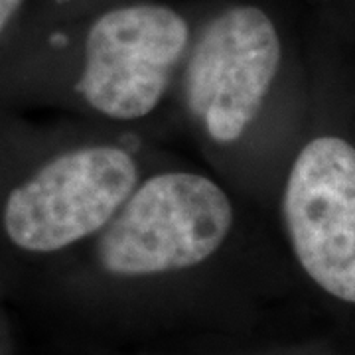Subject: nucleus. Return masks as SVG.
<instances>
[{
  "label": "nucleus",
  "instance_id": "7",
  "mask_svg": "<svg viewBox=\"0 0 355 355\" xmlns=\"http://www.w3.org/2000/svg\"><path fill=\"white\" fill-rule=\"evenodd\" d=\"M113 2H121V0H40L36 22H34V28H32L30 36L26 38V42L32 36H36L42 30H46V28L69 22V20H73L81 14H87L91 10H95V8L113 4Z\"/></svg>",
  "mask_w": 355,
  "mask_h": 355
},
{
  "label": "nucleus",
  "instance_id": "6",
  "mask_svg": "<svg viewBox=\"0 0 355 355\" xmlns=\"http://www.w3.org/2000/svg\"><path fill=\"white\" fill-rule=\"evenodd\" d=\"M40 0H0V71L30 36Z\"/></svg>",
  "mask_w": 355,
  "mask_h": 355
},
{
  "label": "nucleus",
  "instance_id": "3",
  "mask_svg": "<svg viewBox=\"0 0 355 355\" xmlns=\"http://www.w3.org/2000/svg\"><path fill=\"white\" fill-rule=\"evenodd\" d=\"M0 172V237L18 253L81 249L158 164L130 130L91 125Z\"/></svg>",
  "mask_w": 355,
  "mask_h": 355
},
{
  "label": "nucleus",
  "instance_id": "1",
  "mask_svg": "<svg viewBox=\"0 0 355 355\" xmlns=\"http://www.w3.org/2000/svg\"><path fill=\"white\" fill-rule=\"evenodd\" d=\"M207 0H121L26 42L0 77L85 123L130 130L172 107Z\"/></svg>",
  "mask_w": 355,
  "mask_h": 355
},
{
  "label": "nucleus",
  "instance_id": "4",
  "mask_svg": "<svg viewBox=\"0 0 355 355\" xmlns=\"http://www.w3.org/2000/svg\"><path fill=\"white\" fill-rule=\"evenodd\" d=\"M245 198L214 170L158 162L83 247L111 279H158L214 261L245 229Z\"/></svg>",
  "mask_w": 355,
  "mask_h": 355
},
{
  "label": "nucleus",
  "instance_id": "5",
  "mask_svg": "<svg viewBox=\"0 0 355 355\" xmlns=\"http://www.w3.org/2000/svg\"><path fill=\"white\" fill-rule=\"evenodd\" d=\"M280 217L306 275L355 304V144L318 135L300 146L280 190Z\"/></svg>",
  "mask_w": 355,
  "mask_h": 355
},
{
  "label": "nucleus",
  "instance_id": "2",
  "mask_svg": "<svg viewBox=\"0 0 355 355\" xmlns=\"http://www.w3.org/2000/svg\"><path fill=\"white\" fill-rule=\"evenodd\" d=\"M282 65V30L263 0L205 2L172 107L211 170L245 200L253 140Z\"/></svg>",
  "mask_w": 355,
  "mask_h": 355
}]
</instances>
